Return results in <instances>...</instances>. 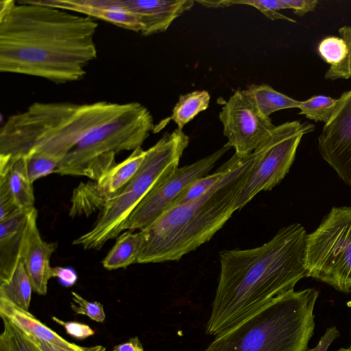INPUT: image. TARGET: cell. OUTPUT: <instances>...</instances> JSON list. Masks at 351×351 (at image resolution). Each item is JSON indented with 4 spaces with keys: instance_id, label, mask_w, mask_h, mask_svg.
I'll return each mask as SVG.
<instances>
[{
    "instance_id": "6da1fadb",
    "label": "cell",
    "mask_w": 351,
    "mask_h": 351,
    "mask_svg": "<svg viewBox=\"0 0 351 351\" xmlns=\"http://www.w3.org/2000/svg\"><path fill=\"white\" fill-rule=\"evenodd\" d=\"M97 26L86 16L19 1L0 15V71L57 84L79 81L97 58Z\"/></svg>"
},
{
    "instance_id": "7a4b0ae2",
    "label": "cell",
    "mask_w": 351,
    "mask_h": 351,
    "mask_svg": "<svg viewBox=\"0 0 351 351\" xmlns=\"http://www.w3.org/2000/svg\"><path fill=\"white\" fill-rule=\"evenodd\" d=\"M307 235L302 224L294 223L261 246L220 252L219 281L206 333L217 336L232 328L308 277Z\"/></svg>"
},
{
    "instance_id": "3957f363",
    "label": "cell",
    "mask_w": 351,
    "mask_h": 351,
    "mask_svg": "<svg viewBox=\"0 0 351 351\" xmlns=\"http://www.w3.org/2000/svg\"><path fill=\"white\" fill-rule=\"evenodd\" d=\"M259 149L240 157L232 170L200 197L171 206L143 230L137 263L179 261L208 241L236 211V197Z\"/></svg>"
},
{
    "instance_id": "277c9868",
    "label": "cell",
    "mask_w": 351,
    "mask_h": 351,
    "mask_svg": "<svg viewBox=\"0 0 351 351\" xmlns=\"http://www.w3.org/2000/svg\"><path fill=\"white\" fill-rule=\"evenodd\" d=\"M129 103L35 102L11 115L0 130V155H44L59 163L88 132L127 109Z\"/></svg>"
},
{
    "instance_id": "5b68a950",
    "label": "cell",
    "mask_w": 351,
    "mask_h": 351,
    "mask_svg": "<svg viewBox=\"0 0 351 351\" xmlns=\"http://www.w3.org/2000/svg\"><path fill=\"white\" fill-rule=\"evenodd\" d=\"M318 295L314 288L282 294L217 335L204 351H307Z\"/></svg>"
},
{
    "instance_id": "8992f818",
    "label": "cell",
    "mask_w": 351,
    "mask_h": 351,
    "mask_svg": "<svg viewBox=\"0 0 351 351\" xmlns=\"http://www.w3.org/2000/svg\"><path fill=\"white\" fill-rule=\"evenodd\" d=\"M189 137L178 128L162 137L149 149L130 182L100 210L93 227L73 243L86 250H99L122 232V226L145 195L179 165Z\"/></svg>"
},
{
    "instance_id": "52a82bcc",
    "label": "cell",
    "mask_w": 351,
    "mask_h": 351,
    "mask_svg": "<svg viewBox=\"0 0 351 351\" xmlns=\"http://www.w3.org/2000/svg\"><path fill=\"white\" fill-rule=\"evenodd\" d=\"M154 127L147 108L130 102L120 114L85 135L58 164L55 173L97 181L117 164V153L141 147Z\"/></svg>"
},
{
    "instance_id": "ba28073f",
    "label": "cell",
    "mask_w": 351,
    "mask_h": 351,
    "mask_svg": "<svg viewBox=\"0 0 351 351\" xmlns=\"http://www.w3.org/2000/svg\"><path fill=\"white\" fill-rule=\"evenodd\" d=\"M306 265L308 277L351 291V206L332 207L308 234Z\"/></svg>"
},
{
    "instance_id": "9c48e42d",
    "label": "cell",
    "mask_w": 351,
    "mask_h": 351,
    "mask_svg": "<svg viewBox=\"0 0 351 351\" xmlns=\"http://www.w3.org/2000/svg\"><path fill=\"white\" fill-rule=\"evenodd\" d=\"M314 130L313 124L300 121L276 126L269 138L258 147V157L236 197V210L244 207L258 193L271 190L283 180L294 161L303 136Z\"/></svg>"
},
{
    "instance_id": "30bf717a",
    "label": "cell",
    "mask_w": 351,
    "mask_h": 351,
    "mask_svg": "<svg viewBox=\"0 0 351 351\" xmlns=\"http://www.w3.org/2000/svg\"><path fill=\"white\" fill-rule=\"evenodd\" d=\"M231 146L227 143L221 148L190 165L178 167L159 181L145 195L122 226L125 230H145L152 226L175 200L197 179L208 174L217 162Z\"/></svg>"
},
{
    "instance_id": "8fae6325",
    "label": "cell",
    "mask_w": 351,
    "mask_h": 351,
    "mask_svg": "<svg viewBox=\"0 0 351 351\" xmlns=\"http://www.w3.org/2000/svg\"><path fill=\"white\" fill-rule=\"evenodd\" d=\"M223 134L237 155L253 153L271 136L276 126L269 117L262 114L245 90H238L223 104L219 112Z\"/></svg>"
},
{
    "instance_id": "7c38bea8",
    "label": "cell",
    "mask_w": 351,
    "mask_h": 351,
    "mask_svg": "<svg viewBox=\"0 0 351 351\" xmlns=\"http://www.w3.org/2000/svg\"><path fill=\"white\" fill-rule=\"evenodd\" d=\"M145 155L146 150L140 147L99 180L80 183L72 193L70 216L88 217L98 210H101L107 202L118 195L135 175Z\"/></svg>"
},
{
    "instance_id": "4fadbf2b",
    "label": "cell",
    "mask_w": 351,
    "mask_h": 351,
    "mask_svg": "<svg viewBox=\"0 0 351 351\" xmlns=\"http://www.w3.org/2000/svg\"><path fill=\"white\" fill-rule=\"evenodd\" d=\"M317 147L322 158L351 186V89L337 99L318 136Z\"/></svg>"
},
{
    "instance_id": "5bb4252c",
    "label": "cell",
    "mask_w": 351,
    "mask_h": 351,
    "mask_svg": "<svg viewBox=\"0 0 351 351\" xmlns=\"http://www.w3.org/2000/svg\"><path fill=\"white\" fill-rule=\"evenodd\" d=\"M38 212L34 208L31 213L28 229L23 245L21 261L36 293L45 295L47 284L52 278L50 258L56 250V244L45 241L37 226Z\"/></svg>"
},
{
    "instance_id": "9a60e30c",
    "label": "cell",
    "mask_w": 351,
    "mask_h": 351,
    "mask_svg": "<svg viewBox=\"0 0 351 351\" xmlns=\"http://www.w3.org/2000/svg\"><path fill=\"white\" fill-rule=\"evenodd\" d=\"M141 25V33L150 36L165 32L173 21L194 5L192 0H118Z\"/></svg>"
},
{
    "instance_id": "2e32d148",
    "label": "cell",
    "mask_w": 351,
    "mask_h": 351,
    "mask_svg": "<svg viewBox=\"0 0 351 351\" xmlns=\"http://www.w3.org/2000/svg\"><path fill=\"white\" fill-rule=\"evenodd\" d=\"M34 208L19 209L0 221V282L11 277L21 261Z\"/></svg>"
},
{
    "instance_id": "e0dca14e",
    "label": "cell",
    "mask_w": 351,
    "mask_h": 351,
    "mask_svg": "<svg viewBox=\"0 0 351 351\" xmlns=\"http://www.w3.org/2000/svg\"><path fill=\"white\" fill-rule=\"evenodd\" d=\"M39 4L75 12L97 18L118 27L141 32L137 18L122 6L118 0H35Z\"/></svg>"
},
{
    "instance_id": "ac0fdd59",
    "label": "cell",
    "mask_w": 351,
    "mask_h": 351,
    "mask_svg": "<svg viewBox=\"0 0 351 351\" xmlns=\"http://www.w3.org/2000/svg\"><path fill=\"white\" fill-rule=\"evenodd\" d=\"M0 189L5 190L19 208H34L33 184L30 182L24 156L0 155Z\"/></svg>"
},
{
    "instance_id": "d6986e66",
    "label": "cell",
    "mask_w": 351,
    "mask_h": 351,
    "mask_svg": "<svg viewBox=\"0 0 351 351\" xmlns=\"http://www.w3.org/2000/svg\"><path fill=\"white\" fill-rule=\"evenodd\" d=\"M0 315L10 320L24 332L70 350H79L80 346L70 343L47 327L28 311L0 298Z\"/></svg>"
},
{
    "instance_id": "ffe728a7",
    "label": "cell",
    "mask_w": 351,
    "mask_h": 351,
    "mask_svg": "<svg viewBox=\"0 0 351 351\" xmlns=\"http://www.w3.org/2000/svg\"><path fill=\"white\" fill-rule=\"evenodd\" d=\"M145 239L143 230L136 233L126 231L119 234L114 245L102 261L104 267L112 270L137 263Z\"/></svg>"
},
{
    "instance_id": "44dd1931",
    "label": "cell",
    "mask_w": 351,
    "mask_h": 351,
    "mask_svg": "<svg viewBox=\"0 0 351 351\" xmlns=\"http://www.w3.org/2000/svg\"><path fill=\"white\" fill-rule=\"evenodd\" d=\"M245 91L258 110L267 117L281 110L298 108L300 104V101L280 93L265 84H251Z\"/></svg>"
},
{
    "instance_id": "7402d4cb",
    "label": "cell",
    "mask_w": 351,
    "mask_h": 351,
    "mask_svg": "<svg viewBox=\"0 0 351 351\" xmlns=\"http://www.w3.org/2000/svg\"><path fill=\"white\" fill-rule=\"evenodd\" d=\"M33 291L23 262H19L11 277L0 282V298L28 311Z\"/></svg>"
},
{
    "instance_id": "603a6c76",
    "label": "cell",
    "mask_w": 351,
    "mask_h": 351,
    "mask_svg": "<svg viewBox=\"0 0 351 351\" xmlns=\"http://www.w3.org/2000/svg\"><path fill=\"white\" fill-rule=\"evenodd\" d=\"M210 96L206 90H195L182 95L173 108L171 119L182 130L184 126L192 121L199 112L206 110Z\"/></svg>"
},
{
    "instance_id": "cb8c5ba5",
    "label": "cell",
    "mask_w": 351,
    "mask_h": 351,
    "mask_svg": "<svg viewBox=\"0 0 351 351\" xmlns=\"http://www.w3.org/2000/svg\"><path fill=\"white\" fill-rule=\"evenodd\" d=\"M240 157L241 156L234 154L228 161L223 163L217 171L195 180L175 200L171 206L183 204L202 196L232 170L238 162Z\"/></svg>"
},
{
    "instance_id": "d4e9b609",
    "label": "cell",
    "mask_w": 351,
    "mask_h": 351,
    "mask_svg": "<svg viewBox=\"0 0 351 351\" xmlns=\"http://www.w3.org/2000/svg\"><path fill=\"white\" fill-rule=\"evenodd\" d=\"M237 4L252 6L261 12L271 20H286L291 23L296 21L278 12L280 10L289 9L286 0L261 1V0H226L206 1L205 6L208 8H222Z\"/></svg>"
},
{
    "instance_id": "484cf974",
    "label": "cell",
    "mask_w": 351,
    "mask_h": 351,
    "mask_svg": "<svg viewBox=\"0 0 351 351\" xmlns=\"http://www.w3.org/2000/svg\"><path fill=\"white\" fill-rule=\"evenodd\" d=\"M337 103V99L323 95H314L300 101L299 114L315 122L326 123L333 114Z\"/></svg>"
},
{
    "instance_id": "4316f807",
    "label": "cell",
    "mask_w": 351,
    "mask_h": 351,
    "mask_svg": "<svg viewBox=\"0 0 351 351\" xmlns=\"http://www.w3.org/2000/svg\"><path fill=\"white\" fill-rule=\"evenodd\" d=\"M317 51L320 57L330 66L341 63L348 54L345 40L338 36H327L318 45Z\"/></svg>"
},
{
    "instance_id": "83f0119b",
    "label": "cell",
    "mask_w": 351,
    "mask_h": 351,
    "mask_svg": "<svg viewBox=\"0 0 351 351\" xmlns=\"http://www.w3.org/2000/svg\"><path fill=\"white\" fill-rule=\"evenodd\" d=\"M24 157L29 178L32 184L38 179L55 173L59 164L56 160L41 154H32Z\"/></svg>"
},
{
    "instance_id": "f1b7e54d",
    "label": "cell",
    "mask_w": 351,
    "mask_h": 351,
    "mask_svg": "<svg viewBox=\"0 0 351 351\" xmlns=\"http://www.w3.org/2000/svg\"><path fill=\"white\" fill-rule=\"evenodd\" d=\"M338 32L347 45L348 54L343 61L339 64L330 66L324 75L326 80H335L351 77V26H342Z\"/></svg>"
},
{
    "instance_id": "f546056e",
    "label": "cell",
    "mask_w": 351,
    "mask_h": 351,
    "mask_svg": "<svg viewBox=\"0 0 351 351\" xmlns=\"http://www.w3.org/2000/svg\"><path fill=\"white\" fill-rule=\"evenodd\" d=\"M71 294L73 302L71 306L76 314L86 315L97 322H103L105 320L106 314L100 302H89L74 291H72Z\"/></svg>"
},
{
    "instance_id": "4dcf8cb0",
    "label": "cell",
    "mask_w": 351,
    "mask_h": 351,
    "mask_svg": "<svg viewBox=\"0 0 351 351\" xmlns=\"http://www.w3.org/2000/svg\"><path fill=\"white\" fill-rule=\"evenodd\" d=\"M1 318L3 328L7 330L10 335L14 351H40L23 330L8 319Z\"/></svg>"
},
{
    "instance_id": "1f68e13d",
    "label": "cell",
    "mask_w": 351,
    "mask_h": 351,
    "mask_svg": "<svg viewBox=\"0 0 351 351\" xmlns=\"http://www.w3.org/2000/svg\"><path fill=\"white\" fill-rule=\"evenodd\" d=\"M52 319L62 326L68 335L77 339L82 340L95 334V331L87 324L77 322H64L54 316Z\"/></svg>"
},
{
    "instance_id": "d6a6232c",
    "label": "cell",
    "mask_w": 351,
    "mask_h": 351,
    "mask_svg": "<svg viewBox=\"0 0 351 351\" xmlns=\"http://www.w3.org/2000/svg\"><path fill=\"white\" fill-rule=\"evenodd\" d=\"M57 278L64 287L74 285L77 280V274L75 269L69 267H52V278Z\"/></svg>"
},
{
    "instance_id": "836d02e7",
    "label": "cell",
    "mask_w": 351,
    "mask_h": 351,
    "mask_svg": "<svg viewBox=\"0 0 351 351\" xmlns=\"http://www.w3.org/2000/svg\"><path fill=\"white\" fill-rule=\"evenodd\" d=\"M289 9L299 16H304L308 12H313L318 4L317 0H286Z\"/></svg>"
},
{
    "instance_id": "e575fe53",
    "label": "cell",
    "mask_w": 351,
    "mask_h": 351,
    "mask_svg": "<svg viewBox=\"0 0 351 351\" xmlns=\"http://www.w3.org/2000/svg\"><path fill=\"white\" fill-rule=\"evenodd\" d=\"M339 335L340 333L335 326L330 327L321 337L317 345L308 351H327L332 341Z\"/></svg>"
},
{
    "instance_id": "d590c367",
    "label": "cell",
    "mask_w": 351,
    "mask_h": 351,
    "mask_svg": "<svg viewBox=\"0 0 351 351\" xmlns=\"http://www.w3.org/2000/svg\"><path fill=\"white\" fill-rule=\"evenodd\" d=\"M26 335L28 337V338L34 342L36 346L40 350V351H80L81 350V346L80 349L79 350H66L65 348H63L59 346H57L54 343H52L51 342L42 340L40 339H38L37 337H35L31 335L25 333Z\"/></svg>"
},
{
    "instance_id": "8d00e7d4",
    "label": "cell",
    "mask_w": 351,
    "mask_h": 351,
    "mask_svg": "<svg viewBox=\"0 0 351 351\" xmlns=\"http://www.w3.org/2000/svg\"><path fill=\"white\" fill-rule=\"evenodd\" d=\"M112 351H145L138 337L130 338L128 341L114 346Z\"/></svg>"
},
{
    "instance_id": "74e56055",
    "label": "cell",
    "mask_w": 351,
    "mask_h": 351,
    "mask_svg": "<svg viewBox=\"0 0 351 351\" xmlns=\"http://www.w3.org/2000/svg\"><path fill=\"white\" fill-rule=\"evenodd\" d=\"M0 351H14L10 335L4 328L0 335Z\"/></svg>"
},
{
    "instance_id": "f35d334b",
    "label": "cell",
    "mask_w": 351,
    "mask_h": 351,
    "mask_svg": "<svg viewBox=\"0 0 351 351\" xmlns=\"http://www.w3.org/2000/svg\"><path fill=\"white\" fill-rule=\"evenodd\" d=\"M80 351H106V348L102 346H94L90 347H81Z\"/></svg>"
},
{
    "instance_id": "ab89813d",
    "label": "cell",
    "mask_w": 351,
    "mask_h": 351,
    "mask_svg": "<svg viewBox=\"0 0 351 351\" xmlns=\"http://www.w3.org/2000/svg\"><path fill=\"white\" fill-rule=\"evenodd\" d=\"M338 351H351V346L348 348H341Z\"/></svg>"
}]
</instances>
